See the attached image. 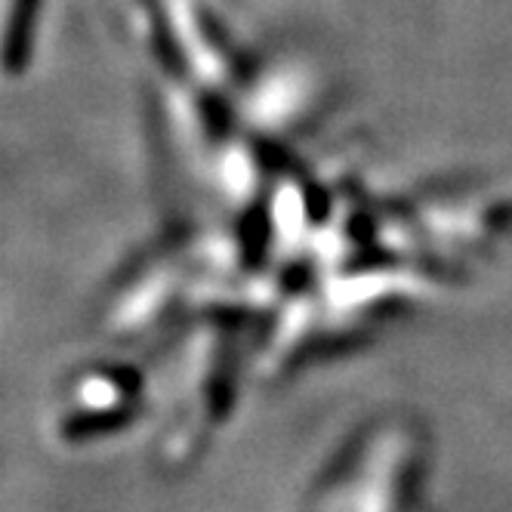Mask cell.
Instances as JSON below:
<instances>
[{"label":"cell","mask_w":512,"mask_h":512,"mask_svg":"<svg viewBox=\"0 0 512 512\" xmlns=\"http://www.w3.org/2000/svg\"><path fill=\"white\" fill-rule=\"evenodd\" d=\"M41 16V0H13L7 28H4V41H0V65H4L7 75H19L31 56V38H34V25Z\"/></svg>","instance_id":"obj_1"}]
</instances>
